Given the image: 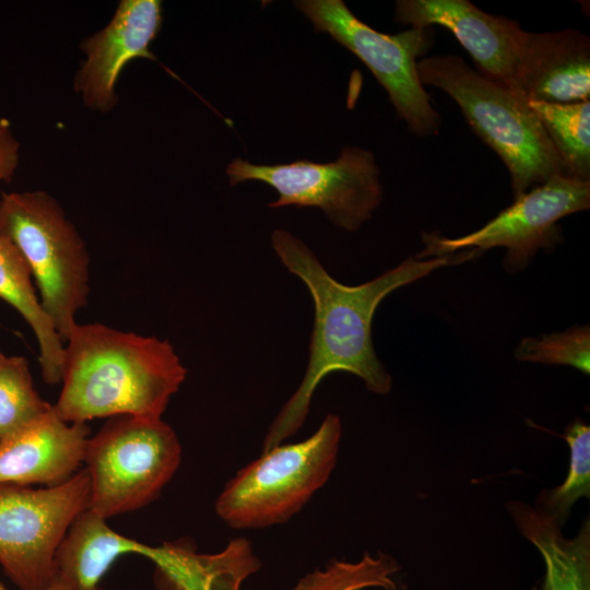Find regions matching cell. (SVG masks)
<instances>
[{"label": "cell", "instance_id": "4", "mask_svg": "<svg viewBox=\"0 0 590 590\" xmlns=\"http://www.w3.org/2000/svg\"><path fill=\"white\" fill-rule=\"evenodd\" d=\"M0 236L22 253L40 305L66 342L90 294V256L83 238L59 202L43 190L1 193Z\"/></svg>", "mask_w": 590, "mask_h": 590}, {"label": "cell", "instance_id": "16", "mask_svg": "<svg viewBox=\"0 0 590 590\" xmlns=\"http://www.w3.org/2000/svg\"><path fill=\"white\" fill-rule=\"evenodd\" d=\"M507 509L520 532L545 564L542 590H590V523L567 539L555 520L527 503L512 500Z\"/></svg>", "mask_w": 590, "mask_h": 590}, {"label": "cell", "instance_id": "25", "mask_svg": "<svg viewBox=\"0 0 590 590\" xmlns=\"http://www.w3.org/2000/svg\"><path fill=\"white\" fill-rule=\"evenodd\" d=\"M0 590H10L9 588H7L2 581L0 580ZM43 590H74L72 589L71 587H69L68 585H66L62 580H60L56 575L54 577V579L50 581V583L44 588ZM103 590V589H101Z\"/></svg>", "mask_w": 590, "mask_h": 590}, {"label": "cell", "instance_id": "10", "mask_svg": "<svg viewBox=\"0 0 590 590\" xmlns=\"http://www.w3.org/2000/svg\"><path fill=\"white\" fill-rule=\"evenodd\" d=\"M589 205L590 181L555 175L515 199L510 206L473 233L458 238L423 233L425 248L416 258L504 247V268L517 272L528 266L539 249H551L559 241L557 222L562 217Z\"/></svg>", "mask_w": 590, "mask_h": 590}, {"label": "cell", "instance_id": "8", "mask_svg": "<svg viewBox=\"0 0 590 590\" xmlns=\"http://www.w3.org/2000/svg\"><path fill=\"white\" fill-rule=\"evenodd\" d=\"M229 184L262 181L279 198L270 208H318L337 226L356 232L382 199L379 167L371 152L346 146L334 162L307 160L290 164L256 165L239 157L226 167Z\"/></svg>", "mask_w": 590, "mask_h": 590}, {"label": "cell", "instance_id": "17", "mask_svg": "<svg viewBox=\"0 0 590 590\" xmlns=\"http://www.w3.org/2000/svg\"><path fill=\"white\" fill-rule=\"evenodd\" d=\"M0 299L12 306L33 330L38 344L42 377L47 385L61 384L64 342L44 311L22 253L0 236Z\"/></svg>", "mask_w": 590, "mask_h": 590}, {"label": "cell", "instance_id": "26", "mask_svg": "<svg viewBox=\"0 0 590 590\" xmlns=\"http://www.w3.org/2000/svg\"><path fill=\"white\" fill-rule=\"evenodd\" d=\"M3 356V353L0 352V361H1V357Z\"/></svg>", "mask_w": 590, "mask_h": 590}, {"label": "cell", "instance_id": "15", "mask_svg": "<svg viewBox=\"0 0 590 590\" xmlns=\"http://www.w3.org/2000/svg\"><path fill=\"white\" fill-rule=\"evenodd\" d=\"M125 554L148 557L155 566L166 546H150L114 531L88 509L71 524L56 555V576L74 590H101L99 582L114 562Z\"/></svg>", "mask_w": 590, "mask_h": 590}, {"label": "cell", "instance_id": "23", "mask_svg": "<svg viewBox=\"0 0 590 590\" xmlns=\"http://www.w3.org/2000/svg\"><path fill=\"white\" fill-rule=\"evenodd\" d=\"M196 590H239L240 583L261 568V560L245 538L232 540L217 554H199Z\"/></svg>", "mask_w": 590, "mask_h": 590}, {"label": "cell", "instance_id": "5", "mask_svg": "<svg viewBox=\"0 0 590 590\" xmlns=\"http://www.w3.org/2000/svg\"><path fill=\"white\" fill-rule=\"evenodd\" d=\"M341 435L340 417L328 414L305 440L262 451L225 484L214 504L217 517L237 530L287 522L328 482Z\"/></svg>", "mask_w": 590, "mask_h": 590}, {"label": "cell", "instance_id": "7", "mask_svg": "<svg viewBox=\"0 0 590 590\" xmlns=\"http://www.w3.org/2000/svg\"><path fill=\"white\" fill-rule=\"evenodd\" d=\"M85 469L56 486L0 484V566L20 590H43L56 575V555L76 517L88 509Z\"/></svg>", "mask_w": 590, "mask_h": 590}, {"label": "cell", "instance_id": "3", "mask_svg": "<svg viewBox=\"0 0 590 590\" xmlns=\"http://www.w3.org/2000/svg\"><path fill=\"white\" fill-rule=\"evenodd\" d=\"M416 71L422 85L438 87L458 104L472 130L499 155L515 199L555 175L566 176L523 95L484 78L460 56L424 58Z\"/></svg>", "mask_w": 590, "mask_h": 590}, {"label": "cell", "instance_id": "6", "mask_svg": "<svg viewBox=\"0 0 590 590\" xmlns=\"http://www.w3.org/2000/svg\"><path fill=\"white\" fill-rule=\"evenodd\" d=\"M181 462V445L162 418L109 417L86 444L88 510L107 520L155 500Z\"/></svg>", "mask_w": 590, "mask_h": 590}, {"label": "cell", "instance_id": "1", "mask_svg": "<svg viewBox=\"0 0 590 590\" xmlns=\"http://www.w3.org/2000/svg\"><path fill=\"white\" fill-rule=\"evenodd\" d=\"M271 243L283 266L307 287L315 311L304 378L269 426L261 452L298 432L318 385L332 373L353 374L369 391L388 393L391 376L378 359L371 338V322L379 304L393 291L436 269L482 255L476 249H467L433 259L412 257L366 283L345 285L333 279L312 250L291 233L275 229Z\"/></svg>", "mask_w": 590, "mask_h": 590}, {"label": "cell", "instance_id": "22", "mask_svg": "<svg viewBox=\"0 0 590 590\" xmlns=\"http://www.w3.org/2000/svg\"><path fill=\"white\" fill-rule=\"evenodd\" d=\"M515 357L526 362L568 365L589 375V327L575 326L564 332L524 338L515 349Z\"/></svg>", "mask_w": 590, "mask_h": 590}, {"label": "cell", "instance_id": "2", "mask_svg": "<svg viewBox=\"0 0 590 590\" xmlns=\"http://www.w3.org/2000/svg\"><path fill=\"white\" fill-rule=\"evenodd\" d=\"M186 375L167 340L78 323L64 342L62 388L54 408L69 423L162 418Z\"/></svg>", "mask_w": 590, "mask_h": 590}, {"label": "cell", "instance_id": "24", "mask_svg": "<svg viewBox=\"0 0 590 590\" xmlns=\"http://www.w3.org/2000/svg\"><path fill=\"white\" fill-rule=\"evenodd\" d=\"M20 161V142L10 122L0 115V184L10 182Z\"/></svg>", "mask_w": 590, "mask_h": 590}, {"label": "cell", "instance_id": "19", "mask_svg": "<svg viewBox=\"0 0 590 590\" xmlns=\"http://www.w3.org/2000/svg\"><path fill=\"white\" fill-rule=\"evenodd\" d=\"M397 562L385 553H365L357 562L332 559L324 567L307 573L288 590H402L394 579Z\"/></svg>", "mask_w": 590, "mask_h": 590}, {"label": "cell", "instance_id": "20", "mask_svg": "<svg viewBox=\"0 0 590 590\" xmlns=\"http://www.w3.org/2000/svg\"><path fill=\"white\" fill-rule=\"evenodd\" d=\"M51 406L36 391L27 359L3 354L0 361V439L27 425Z\"/></svg>", "mask_w": 590, "mask_h": 590}, {"label": "cell", "instance_id": "13", "mask_svg": "<svg viewBox=\"0 0 590 590\" xmlns=\"http://www.w3.org/2000/svg\"><path fill=\"white\" fill-rule=\"evenodd\" d=\"M90 428L62 420L54 405L0 439V484L56 486L83 463Z\"/></svg>", "mask_w": 590, "mask_h": 590}, {"label": "cell", "instance_id": "12", "mask_svg": "<svg viewBox=\"0 0 590 590\" xmlns=\"http://www.w3.org/2000/svg\"><path fill=\"white\" fill-rule=\"evenodd\" d=\"M162 22L161 1L121 0L110 22L82 42L86 57L73 86L90 109L107 113L117 105L116 84L130 61L156 60L150 46Z\"/></svg>", "mask_w": 590, "mask_h": 590}, {"label": "cell", "instance_id": "9", "mask_svg": "<svg viewBox=\"0 0 590 590\" xmlns=\"http://www.w3.org/2000/svg\"><path fill=\"white\" fill-rule=\"evenodd\" d=\"M294 5L315 31L329 34L365 63L411 131L420 137L438 132L439 115L416 71V57L430 40L427 27L388 35L358 20L342 0H299Z\"/></svg>", "mask_w": 590, "mask_h": 590}, {"label": "cell", "instance_id": "21", "mask_svg": "<svg viewBox=\"0 0 590 590\" xmlns=\"http://www.w3.org/2000/svg\"><path fill=\"white\" fill-rule=\"evenodd\" d=\"M564 438L570 448L568 474L559 486L543 489L535 507L559 526L566 522L577 500L590 496V427L575 420L566 428Z\"/></svg>", "mask_w": 590, "mask_h": 590}, {"label": "cell", "instance_id": "11", "mask_svg": "<svg viewBox=\"0 0 590 590\" xmlns=\"http://www.w3.org/2000/svg\"><path fill=\"white\" fill-rule=\"evenodd\" d=\"M394 20L418 28H448L470 52L481 75L519 93L516 73L527 32L517 21L488 14L467 0H400Z\"/></svg>", "mask_w": 590, "mask_h": 590}, {"label": "cell", "instance_id": "14", "mask_svg": "<svg viewBox=\"0 0 590 590\" xmlns=\"http://www.w3.org/2000/svg\"><path fill=\"white\" fill-rule=\"evenodd\" d=\"M516 86L528 102L570 104L589 101V37L571 28L527 32Z\"/></svg>", "mask_w": 590, "mask_h": 590}, {"label": "cell", "instance_id": "18", "mask_svg": "<svg viewBox=\"0 0 590 590\" xmlns=\"http://www.w3.org/2000/svg\"><path fill=\"white\" fill-rule=\"evenodd\" d=\"M569 178L590 181V102H529Z\"/></svg>", "mask_w": 590, "mask_h": 590}]
</instances>
